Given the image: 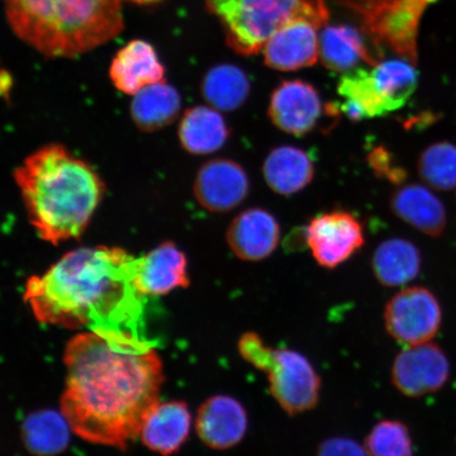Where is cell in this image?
Masks as SVG:
<instances>
[{"instance_id": "obj_1", "label": "cell", "mask_w": 456, "mask_h": 456, "mask_svg": "<svg viewBox=\"0 0 456 456\" xmlns=\"http://www.w3.org/2000/svg\"><path fill=\"white\" fill-rule=\"evenodd\" d=\"M64 364L61 411L72 432L126 450L161 403L163 363L155 347L133 330H88L68 342Z\"/></svg>"}, {"instance_id": "obj_2", "label": "cell", "mask_w": 456, "mask_h": 456, "mask_svg": "<svg viewBox=\"0 0 456 456\" xmlns=\"http://www.w3.org/2000/svg\"><path fill=\"white\" fill-rule=\"evenodd\" d=\"M135 265L121 248H76L43 275L28 278L24 300L43 324L134 332L144 300L134 285Z\"/></svg>"}, {"instance_id": "obj_3", "label": "cell", "mask_w": 456, "mask_h": 456, "mask_svg": "<svg viewBox=\"0 0 456 456\" xmlns=\"http://www.w3.org/2000/svg\"><path fill=\"white\" fill-rule=\"evenodd\" d=\"M13 176L28 222L53 245L83 235L106 191L96 170L61 144L34 151Z\"/></svg>"}, {"instance_id": "obj_4", "label": "cell", "mask_w": 456, "mask_h": 456, "mask_svg": "<svg viewBox=\"0 0 456 456\" xmlns=\"http://www.w3.org/2000/svg\"><path fill=\"white\" fill-rule=\"evenodd\" d=\"M15 36L47 57L72 59L122 33V0H4Z\"/></svg>"}, {"instance_id": "obj_5", "label": "cell", "mask_w": 456, "mask_h": 456, "mask_svg": "<svg viewBox=\"0 0 456 456\" xmlns=\"http://www.w3.org/2000/svg\"><path fill=\"white\" fill-rule=\"evenodd\" d=\"M221 22L226 43L236 53L252 56L279 28L297 16L328 21L324 0H204Z\"/></svg>"}, {"instance_id": "obj_6", "label": "cell", "mask_w": 456, "mask_h": 456, "mask_svg": "<svg viewBox=\"0 0 456 456\" xmlns=\"http://www.w3.org/2000/svg\"><path fill=\"white\" fill-rule=\"evenodd\" d=\"M384 322L387 334L399 344H426L441 328L442 307L431 290L423 287L406 288L387 301Z\"/></svg>"}, {"instance_id": "obj_7", "label": "cell", "mask_w": 456, "mask_h": 456, "mask_svg": "<svg viewBox=\"0 0 456 456\" xmlns=\"http://www.w3.org/2000/svg\"><path fill=\"white\" fill-rule=\"evenodd\" d=\"M271 395L289 415L310 411L321 397L322 379L309 359L290 349H275L265 372Z\"/></svg>"}, {"instance_id": "obj_8", "label": "cell", "mask_w": 456, "mask_h": 456, "mask_svg": "<svg viewBox=\"0 0 456 456\" xmlns=\"http://www.w3.org/2000/svg\"><path fill=\"white\" fill-rule=\"evenodd\" d=\"M326 20L297 16L285 22L262 49L265 64L271 69L294 72L316 65L321 32Z\"/></svg>"}, {"instance_id": "obj_9", "label": "cell", "mask_w": 456, "mask_h": 456, "mask_svg": "<svg viewBox=\"0 0 456 456\" xmlns=\"http://www.w3.org/2000/svg\"><path fill=\"white\" fill-rule=\"evenodd\" d=\"M305 231L307 247L314 259L324 269H336L345 264L364 244L361 221L345 210H332L315 216Z\"/></svg>"}, {"instance_id": "obj_10", "label": "cell", "mask_w": 456, "mask_h": 456, "mask_svg": "<svg viewBox=\"0 0 456 456\" xmlns=\"http://www.w3.org/2000/svg\"><path fill=\"white\" fill-rule=\"evenodd\" d=\"M449 374L446 354L430 341L404 347L391 367L393 386L408 397H420L441 390L446 385Z\"/></svg>"}, {"instance_id": "obj_11", "label": "cell", "mask_w": 456, "mask_h": 456, "mask_svg": "<svg viewBox=\"0 0 456 456\" xmlns=\"http://www.w3.org/2000/svg\"><path fill=\"white\" fill-rule=\"evenodd\" d=\"M267 113L279 130L290 135L305 136L321 121L322 101L310 83L289 79L273 91Z\"/></svg>"}, {"instance_id": "obj_12", "label": "cell", "mask_w": 456, "mask_h": 456, "mask_svg": "<svg viewBox=\"0 0 456 456\" xmlns=\"http://www.w3.org/2000/svg\"><path fill=\"white\" fill-rule=\"evenodd\" d=\"M250 182L240 164L228 159H216L199 169L193 195L210 213H227L248 198Z\"/></svg>"}, {"instance_id": "obj_13", "label": "cell", "mask_w": 456, "mask_h": 456, "mask_svg": "<svg viewBox=\"0 0 456 456\" xmlns=\"http://www.w3.org/2000/svg\"><path fill=\"white\" fill-rule=\"evenodd\" d=\"M186 256L173 242H164L136 258L134 285L142 297H159L190 287Z\"/></svg>"}, {"instance_id": "obj_14", "label": "cell", "mask_w": 456, "mask_h": 456, "mask_svg": "<svg viewBox=\"0 0 456 456\" xmlns=\"http://www.w3.org/2000/svg\"><path fill=\"white\" fill-rule=\"evenodd\" d=\"M248 428L247 410L232 396L209 397L198 410L197 435L210 449L227 450L237 446L247 435Z\"/></svg>"}, {"instance_id": "obj_15", "label": "cell", "mask_w": 456, "mask_h": 456, "mask_svg": "<svg viewBox=\"0 0 456 456\" xmlns=\"http://www.w3.org/2000/svg\"><path fill=\"white\" fill-rule=\"evenodd\" d=\"M226 240L233 255L242 261L258 262L269 258L281 241V225L267 210H244L228 226Z\"/></svg>"}, {"instance_id": "obj_16", "label": "cell", "mask_w": 456, "mask_h": 456, "mask_svg": "<svg viewBox=\"0 0 456 456\" xmlns=\"http://www.w3.org/2000/svg\"><path fill=\"white\" fill-rule=\"evenodd\" d=\"M110 73L118 91L134 96L148 86L164 82L165 70L152 45L136 39L118 50Z\"/></svg>"}, {"instance_id": "obj_17", "label": "cell", "mask_w": 456, "mask_h": 456, "mask_svg": "<svg viewBox=\"0 0 456 456\" xmlns=\"http://www.w3.org/2000/svg\"><path fill=\"white\" fill-rule=\"evenodd\" d=\"M390 208L397 218L429 237L446 230L447 210L441 199L424 185L410 184L392 193Z\"/></svg>"}, {"instance_id": "obj_18", "label": "cell", "mask_w": 456, "mask_h": 456, "mask_svg": "<svg viewBox=\"0 0 456 456\" xmlns=\"http://www.w3.org/2000/svg\"><path fill=\"white\" fill-rule=\"evenodd\" d=\"M191 415L183 402L159 403L148 416L140 438L144 446L162 456L173 455L190 436Z\"/></svg>"}, {"instance_id": "obj_19", "label": "cell", "mask_w": 456, "mask_h": 456, "mask_svg": "<svg viewBox=\"0 0 456 456\" xmlns=\"http://www.w3.org/2000/svg\"><path fill=\"white\" fill-rule=\"evenodd\" d=\"M266 184L281 196H293L312 183L315 167L309 153L295 146H278L262 167Z\"/></svg>"}, {"instance_id": "obj_20", "label": "cell", "mask_w": 456, "mask_h": 456, "mask_svg": "<svg viewBox=\"0 0 456 456\" xmlns=\"http://www.w3.org/2000/svg\"><path fill=\"white\" fill-rule=\"evenodd\" d=\"M178 134L185 151L207 156L225 145L231 131L219 110L210 106H196L181 118Z\"/></svg>"}, {"instance_id": "obj_21", "label": "cell", "mask_w": 456, "mask_h": 456, "mask_svg": "<svg viewBox=\"0 0 456 456\" xmlns=\"http://www.w3.org/2000/svg\"><path fill=\"white\" fill-rule=\"evenodd\" d=\"M421 267V255L416 245L403 238L381 242L372 256L376 281L386 288H399L414 281Z\"/></svg>"}, {"instance_id": "obj_22", "label": "cell", "mask_w": 456, "mask_h": 456, "mask_svg": "<svg viewBox=\"0 0 456 456\" xmlns=\"http://www.w3.org/2000/svg\"><path fill=\"white\" fill-rule=\"evenodd\" d=\"M319 60L327 69L346 73L355 69L359 62L379 64L370 54L362 34L347 25H326L321 32Z\"/></svg>"}, {"instance_id": "obj_23", "label": "cell", "mask_w": 456, "mask_h": 456, "mask_svg": "<svg viewBox=\"0 0 456 456\" xmlns=\"http://www.w3.org/2000/svg\"><path fill=\"white\" fill-rule=\"evenodd\" d=\"M20 431L21 441L28 453L56 456L69 446L72 429L61 411L42 409L27 416Z\"/></svg>"}, {"instance_id": "obj_24", "label": "cell", "mask_w": 456, "mask_h": 456, "mask_svg": "<svg viewBox=\"0 0 456 456\" xmlns=\"http://www.w3.org/2000/svg\"><path fill=\"white\" fill-rule=\"evenodd\" d=\"M181 96L165 82L148 86L134 96L130 114L135 126L144 133H155L173 124L180 116Z\"/></svg>"}, {"instance_id": "obj_25", "label": "cell", "mask_w": 456, "mask_h": 456, "mask_svg": "<svg viewBox=\"0 0 456 456\" xmlns=\"http://www.w3.org/2000/svg\"><path fill=\"white\" fill-rule=\"evenodd\" d=\"M338 90L344 99L341 110L352 121L383 117L390 112L376 86L372 70L355 68L346 72L340 78Z\"/></svg>"}, {"instance_id": "obj_26", "label": "cell", "mask_w": 456, "mask_h": 456, "mask_svg": "<svg viewBox=\"0 0 456 456\" xmlns=\"http://www.w3.org/2000/svg\"><path fill=\"white\" fill-rule=\"evenodd\" d=\"M250 94L249 79L240 68L220 65L210 69L202 83V94L208 106L219 111H235Z\"/></svg>"}, {"instance_id": "obj_27", "label": "cell", "mask_w": 456, "mask_h": 456, "mask_svg": "<svg viewBox=\"0 0 456 456\" xmlns=\"http://www.w3.org/2000/svg\"><path fill=\"white\" fill-rule=\"evenodd\" d=\"M372 73L390 112L406 104L418 88L419 73L415 64L403 57L379 61Z\"/></svg>"}, {"instance_id": "obj_28", "label": "cell", "mask_w": 456, "mask_h": 456, "mask_svg": "<svg viewBox=\"0 0 456 456\" xmlns=\"http://www.w3.org/2000/svg\"><path fill=\"white\" fill-rule=\"evenodd\" d=\"M420 179L436 191L456 188V145L438 142L428 146L419 159Z\"/></svg>"}, {"instance_id": "obj_29", "label": "cell", "mask_w": 456, "mask_h": 456, "mask_svg": "<svg viewBox=\"0 0 456 456\" xmlns=\"http://www.w3.org/2000/svg\"><path fill=\"white\" fill-rule=\"evenodd\" d=\"M368 456H413V443L408 427L399 420L376 424L364 440Z\"/></svg>"}, {"instance_id": "obj_30", "label": "cell", "mask_w": 456, "mask_h": 456, "mask_svg": "<svg viewBox=\"0 0 456 456\" xmlns=\"http://www.w3.org/2000/svg\"><path fill=\"white\" fill-rule=\"evenodd\" d=\"M239 354L254 368L266 372L270 368L275 349L267 346L255 332L244 333L238 341Z\"/></svg>"}, {"instance_id": "obj_31", "label": "cell", "mask_w": 456, "mask_h": 456, "mask_svg": "<svg viewBox=\"0 0 456 456\" xmlns=\"http://www.w3.org/2000/svg\"><path fill=\"white\" fill-rule=\"evenodd\" d=\"M368 162L373 173L380 179H386L396 185L403 183L407 179L406 170L395 164L391 152L383 146L375 147L369 153Z\"/></svg>"}, {"instance_id": "obj_32", "label": "cell", "mask_w": 456, "mask_h": 456, "mask_svg": "<svg viewBox=\"0 0 456 456\" xmlns=\"http://www.w3.org/2000/svg\"><path fill=\"white\" fill-rule=\"evenodd\" d=\"M315 456H368L366 449L352 438L330 437L323 441Z\"/></svg>"}, {"instance_id": "obj_33", "label": "cell", "mask_w": 456, "mask_h": 456, "mask_svg": "<svg viewBox=\"0 0 456 456\" xmlns=\"http://www.w3.org/2000/svg\"><path fill=\"white\" fill-rule=\"evenodd\" d=\"M129 2H133L134 4H151L161 2V0H129Z\"/></svg>"}]
</instances>
